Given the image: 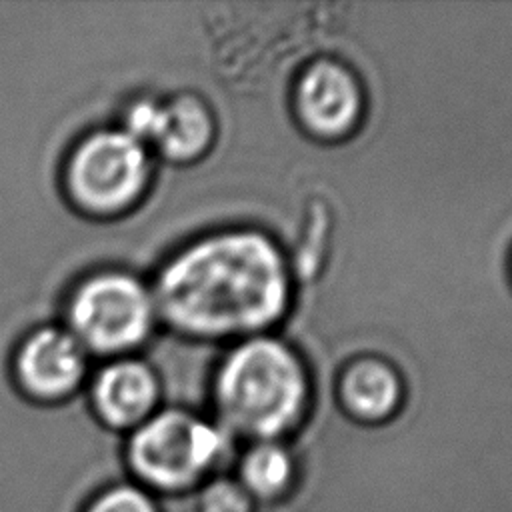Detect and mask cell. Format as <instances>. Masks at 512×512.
<instances>
[{"label":"cell","instance_id":"cell-8","mask_svg":"<svg viewBox=\"0 0 512 512\" xmlns=\"http://www.w3.org/2000/svg\"><path fill=\"white\" fill-rule=\"evenodd\" d=\"M296 112L318 138H340L356 128L364 96L358 78L342 62L322 58L304 68L296 84Z\"/></svg>","mask_w":512,"mask_h":512},{"label":"cell","instance_id":"cell-7","mask_svg":"<svg viewBox=\"0 0 512 512\" xmlns=\"http://www.w3.org/2000/svg\"><path fill=\"white\" fill-rule=\"evenodd\" d=\"M88 356L64 326H40L24 336L14 352V380L34 402H62L84 382Z\"/></svg>","mask_w":512,"mask_h":512},{"label":"cell","instance_id":"cell-3","mask_svg":"<svg viewBox=\"0 0 512 512\" xmlns=\"http://www.w3.org/2000/svg\"><path fill=\"white\" fill-rule=\"evenodd\" d=\"M232 456L234 438L218 422L182 408L156 410L128 432L124 448L132 482L156 498L194 494Z\"/></svg>","mask_w":512,"mask_h":512},{"label":"cell","instance_id":"cell-1","mask_svg":"<svg viewBox=\"0 0 512 512\" xmlns=\"http://www.w3.org/2000/svg\"><path fill=\"white\" fill-rule=\"evenodd\" d=\"M158 318L192 338L258 336L290 296L280 248L256 230H226L178 250L152 288Z\"/></svg>","mask_w":512,"mask_h":512},{"label":"cell","instance_id":"cell-9","mask_svg":"<svg viewBox=\"0 0 512 512\" xmlns=\"http://www.w3.org/2000/svg\"><path fill=\"white\" fill-rule=\"evenodd\" d=\"M160 384L156 372L132 356L112 358L90 384L94 416L110 430L132 432L148 420L158 406Z\"/></svg>","mask_w":512,"mask_h":512},{"label":"cell","instance_id":"cell-13","mask_svg":"<svg viewBox=\"0 0 512 512\" xmlns=\"http://www.w3.org/2000/svg\"><path fill=\"white\" fill-rule=\"evenodd\" d=\"M82 512H162L160 500L132 480L114 482L98 490Z\"/></svg>","mask_w":512,"mask_h":512},{"label":"cell","instance_id":"cell-4","mask_svg":"<svg viewBox=\"0 0 512 512\" xmlns=\"http://www.w3.org/2000/svg\"><path fill=\"white\" fill-rule=\"evenodd\" d=\"M152 288L126 270H98L82 278L66 302V330L88 354L130 356L154 330Z\"/></svg>","mask_w":512,"mask_h":512},{"label":"cell","instance_id":"cell-10","mask_svg":"<svg viewBox=\"0 0 512 512\" xmlns=\"http://www.w3.org/2000/svg\"><path fill=\"white\" fill-rule=\"evenodd\" d=\"M338 398L354 422L380 426L398 414L402 382L388 362L376 356H364L344 368Z\"/></svg>","mask_w":512,"mask_h":512},{"label":"cell","instance_id":"cell-6","mask_svg":"<svg viewBox=\"0 0 512 512\" xmlns=\"http://www.w3.org/2000/svg\"><path fill=\"white\" fill-rule=\"evenodd\" d=\"M122 130L156 150L170 162L198 160L214 138V118L196 94H176L168 100L136 98L124 112Z\"/></svg>","mask_w":512,"mask_h":512},{"label":"cell","instance_id":"cell-11","mask_svg":"<svg viewBox=\"0 0 512 512\" xmlns=\"http://www.w3.org/2000/svg\"><path fill=\"white\" fill-rule=\"evenodd\" d=\"M234 478L252 496L256 506L280 502L296 484V454L284 440L250 442L236 456Z\"/></svg>","mask_w":512,"mask_h":512},{"label":"cell","instance_id":"cell-5","mask_svg":"<svg viewBox=\"0 0 512 512\" xmlns=\"http://www.w3.org/2000/svg\"><path fill=\"white\" fill-rule=\"evenodd\" d=\"M152 172L150 150L120 126L88 132L66 158L70 202L96 218L124 214L144 196Z\"/></svg>","mask_w":512,"mask_h":512},{"label":"cell","instance_id":"cell-2","mask_svg":"<svg viewBox=\"0 0 512 512\" xmlns=\"http://www.w3.org/2000/svg\"><path fill=\"white\" fill-rule=\"evenodd\" d=\"M308 378L298 354L258 334L228 352L214 380L218 424L232 438L284 440L304 420Z\"/></svg>","mask_w":512,"mask_h":512},{"label":"cell","instance_id":"cell-12","mask_svg":"<svg viewBox=\"0 0 512 512\" xmlns=\"http://www.w3.org/2000/svg\"><path fill=\"white\" fill-rule=\"evenodd\" d=\"M190 496H194V512H256L252 496L228 472L214 474Z\"/></svg>","mask_w":512,"mask_h":512}]
</instances>
